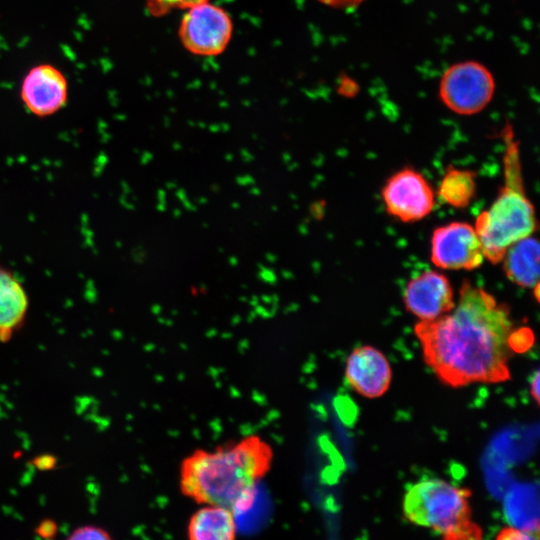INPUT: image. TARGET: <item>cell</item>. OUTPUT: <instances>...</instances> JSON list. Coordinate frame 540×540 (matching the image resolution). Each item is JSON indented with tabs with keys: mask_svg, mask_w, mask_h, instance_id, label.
Masks as SVG:
<instances>
[{
	"mask_svg": "<svg viewBox=\"0 0 540 540\" xmlns=\"http://www.w3.org/2000/svg\"><path fill=\"white\" fill-rule=\"evenodd\" d=\"M470 497L469 489L442 479L419 481L404 496V516L446 540L481 539L482 529L471 519Z\"/></svg>",
	"mask_w": 540,
	"mask_h": 540,
	"instance_id": "cell-4",
	"label": "cell"
},
{
	"mask_svg": "<svg viewBox=\"0 0 540 540\" xmlns=\"http://www.w3.org/2000/svg\"><path fill=\"white\" fill-rule=\"evenodd\" d=\"M69 539H110L111 536L103 528L97 526H82L77 528L68 537Z\"/></svg>",
	"mask_w": 540,
	"mask_h": 540,
	"instance_id": "cell-18",
	"label": "cell"
},
{
	"mask_svg": "<svg viewBox=\"0 0 540 540\" xmlns=\"http://www.w3.org/2000/svg\"><path fill=\"white\" fill-rule=\"evenodd\" d=\"M201 1L204 0H146V5L150 14L159 17L174 10H184Z\"/></svg>",
	"mask_w": 540,
	"mask_h": 540,
	"instance_id": "cell-16",
	"label": "cell"
},
{
	"mask_svg": "<svg viewBox=\"0 0 540 540\" xmlns=\"http://www.w3.org/2000/svg\"><path fill=\"white\" fill-rule=\"evenodd\" d=\"M20 97L32 115L41 118L51 116L67 103V79L56 66L48 63L38 64L23 78Z\"/></svg>",
	"mask_w": 540,
	"mask_h": 540,
	"instance_id": "cell-9",
	"label": "cell"
},
{
	"mask_svg": "<svg viewBox=\"0 0 540 540\" xmlns=\"http://www.w3.org/2000/svg\"><path fill=\"white\" fill-rule=\"evenodd\" d=\"M273 457L270 444L257 435L196 449L180 464V491L199 505L222 506L237 516L252 507Z\"/></svg>",
	"mask_w": 540,
	"mask_h": 540,
	"instance_id": "cell-2",
	"label": "cell"
},
{
	"mask_svg": "<svg viewBox=\"0 0 540 540\" xmlns=\"http://www.w3.org/2000/svg\"><path fill=\"white\" fill-rule=\"evenodd\" d=\"M28 306L23 285L11 270L0 263V341L10 340L21 327Z\"/></svg>",
	"mask_w": 540,
	"mask_h": 540,
	"instance_id": "cell-12",
	"label": "cell"
},
{
	"mask_svg": "<svg viewBox=\"0 0 540 540\" xmlns=\"http://www.w3.org/2000/svg\"><path fill=\"white\" fill-rule=\"evenodd\" d=\"M387 212L403 222L426 217L434 206V193L419 172L404 168L392 175L382 189Z\"/></svg>",
	"mask_w": 540,
	"mask_h": 540,
	"instance_id": "cell-8",
	"label": "cell"
},
{
	"mask_svg": "<svg viewBox=\"0 0 540 540\" xmlns=\"http://www.w3.org/2000/svg\"><path fill=\"white\" fill-rule=\"evenodd\" d=\"M503 132L504 185L475 223L484 258L493 264L502 261L509 246L532 235L537 227L534 207L524 190L518 142L509 125Z\"/></svg>",
	"mask_w": 540,
	"mask_h": 540,
	"instance_id": "cell-3",
	"label": "cell"
},
{
	"mask_svg": "<svg viewBox=\"0 0 540 540\" xmlns=\"http://www.w3.org/2000/svg\"><path fill=\"white\" fill-rule=\"evenodd\" d=\"M496 83L492 72L482 63L465 60L449 66L439 81L441 102L457 115H474L492 101Z\"/></svg>",
	"mask_w": 540,
	"mask_h": 540,
	"instance_id": "cell-5",
	"label": "cell"
},
{
	"mask_svg": "<svg viewBox=\"0 0 540 540\" xmlns=\"http://www.w3.org/2000/svg\"><path fill=\"white\" fill-rule=\"evenodd\" d=\"M539 254V243L531 235L513 243L502 258L507 278L524 288L538 286Z\"/></svg>",
	"mask_w": 540,
	"mask_h": 540,
	"instance_id": "cell-13",
	"label": "cell"
},
{
	"mask_svg": "<svg viewBox=\"0 0 540 540\" xmlns=\"http://www.w3.org/2000/svg\"><path fill=\"white\" fill-rule=\"evenodd\" d=\"M233 23L222 7L204 0L184 9L178 36L191 54L211 57L221 54L228 46Z\"/></svg>",
	"mask_w": 540,
	"mask_h": 540,
	"instance_id": "cell-6",
	"label": "cell"
},
{
	"mask_svg": "<svg viewBox=\"0 0 540 540\" xmlns=\"http://www.w3.org/2000/svg\"><path fill=\"white\" fill-rule=\"evenodd\" d=\"M237 536L236 515L218 505H201L189 518L190 540H233Z\"/></svg>",
	"mask_w": 540,
	"mask_h": 540,
	"instance_id": "cell-14",
	"label": "cell"
},
{
	"mask_svg": "<svg viewBox=\"0 0 540 540\" xmlns=\"http://www.w3.org/2000/svg\"><path fill=\"white\" fill-rule=\"evenodd\" d=\"M475 177L473 171L449 167L440 183L439 197L450 206L467 207L476 192Z\"/></svg>",
	"mask_w": 540,
	"mask_h": 540,
	"instance_id": "cell-15",
	"label": "cell"
},
{
	"mask_svg": "<svg viewBox=\"0 0 540 540\" xmlns=\"http://www.w3.org/2000/svg\"><path fill=\"white\" fill-rule=\"evenodd\" d=\"M433 264L448 270H473L484 260L475 228L465 222H451L434 230L431 239Z\"/></svg>",
	"mask_w": 540,
	"mask_h": 540,
	"instance_id": "cell-7",
	"label": "cell"
},
{
	"mask_svg": "<svg viewBox=\"0 0 540 540\" xmlns=\"http://www.w3.org/2000/svg\"><path fill=\"white\" fill-rule=\"evenodd\" d=\"M345 378L358 394L376 398L388 390L392 371L382 352L371 346H362L354 349L348 356Z\"/></svg>",
	"mask_w": 540,
	"mask_h": 540,
	"instance_id": "cell-11",
	"label": "cell"
},
{
	"mask_svg": "<svg viewBox=\"0 0 540 540\" xmlns=\"http://www.w3.org/2000/svg\"><path fill=\"white\" fill-rule=\"evenodd\" d=\"M531 395L539 403V371L536 370L531 378Z\"/></svg>",
	"mask_w": 540,
	"mask_h": 540,
	"instance_id": "cell-20",
	"label": "cell"
},
{
	"mask_svg": "<svg viewBox=\"0 0 540 540\" xmlns=\"http://www.w3.org/2000/svg\"><path fill=\"white\" fill-rule=\"evenodd\" d=\"M498 540H538L539 531L507 527L499 531Z\"/></svg>",
	"mask_w": 540,
	"mask_h": 540,
	"instance_id": "cell-17",
	"label": "cell"
},
{
	"mask_svg": "<svg viewBox=\"0 0 540 540\" xmlns=\"http://www.w3.org/2000/svg\"><path fill=\"white\" fill-rule=\"evenodd\" d=\"M318 3L334 9L350 10L355 9L367 0H315Z\"/></svg>",
	"mask_w": 540,
	"mask_h": 540,
	"instance_id": "cell-19",
	"label": "cell"
},
{
	"mask_svg": "<svg viewBox=\"0 0 540 540\" xmlns=\"http://www.w3.org/2000/svg\"><path fill=\"white\" fill-rule=\"evenodd\" d=\"M403 299L406 309L420 321L436 319L455 306L449 280L433 270L411 279L405 288Z\"/></svg>",
	"mask_w": 540,
	"mask_h": 540,
	"instance_id": "cell-10",
	"label": "cell"
},
{
	"mask_svg": "<svg viewBox=\"0 0 540 540\" xmlns=\"http://www.w3.org/2000/svg\"><path fill=\"white\" fill-rule=\"evenodd\" d=\"M424 360L451 387L510 379L508 361L516 331L509 309L465 280L458 304L414 328Z\"/></svg>",
	"mask_w": 540,
	"mask_h": 540,
	"instance_id": "cell-1",
	"label": "cell"
}]
</instances>
